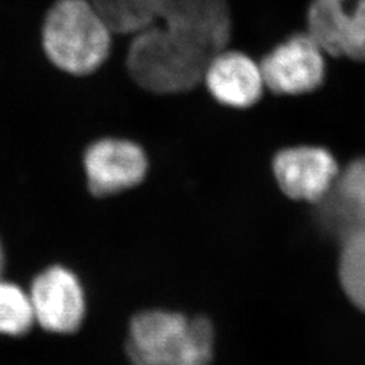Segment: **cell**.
Returning <instances> with one entry per match:
<instances>
[{
  "mask_svg": "<svg viewBox=\"0 0 365 365\" xmlns=\"http://www.w3.org/2000/svg\"><path fill=\"white\" fill-rule=\"evenodd\" d=\"M34 319L53 333H73L86 312L84 295L76 276L61 267H52L37 276L30 291Z\"/></svg>",
  "mask_w": 365,
  "mask_h": 365,
  "instance_id": "obj_7",
  "label": "cell"
},
{
  "mask_svg": "<svg viewBox=\"0 0 365 365\" xmlns=\"http://www.w3.org/2000/svg\"><path fill=\"white\" fill-rule=\"evenodd\" d=\"M126 352L131 365H211L214 327L206 317L148 310L131 319Z\"/></svg>",
  "mask_w": 365,
  "mask_h": 365,
  "instance_id": "obj_2",
  "label": "cell"
},
{
  "mask_svg": "<svg viewBox=\"0 0 365 365\" xmlns=\"http://www.w3.org/2000/svg\"><path fill=\"white\" fill-rule=\"evenodd\" d=\"M34 321L30 297L15 284L0 280V333L22 336Z\"/></svg>",
  "mask_w": 365,
  "mask_h": 365,
  "instance_id": "obj_13",
  "label": "cell"
},
{
  "mask_svg": "<svg viewBox=\"0 0 365 365\" xmlns=\"http://www.w3.org/2000/svg\"><path fill=\"white\" fill-rule=\"evenodd\" d=\"M317 205V227L336 241L365 227V157L339 172L327 195Z\"/></svg>",
  "mask_w": 365,
  "mask_h": 365,
  "instance_id": "obj_9",
  "label": "cell"
},
{
  "mask_svg": "<svg viewBox=\"0 0 365 365\" xmlns=\"http://www.w3.org/2000/svg\"><path fill=\"white\" fill-rule=\"evenodd\" d=\"M345 0H312L307 34L331 56L365 61V0L348 10Z\"/></svg>",
  "mask_w": 365,
  "mask_h": 365,
  "instance_id": "obj_5",
  "label": "cell"
},
{
  "mask_svg": "<svg viewBox=\"0 0 365 365\" xmlns=\"http://www.w3.org/2000/svg\"><path fill=\"white\" fill-rule=\"evenodd\" d=\"M3 250H1V247H0V274H1V271H3Z\"/></svg>",
  "mask_w": 365,
  "mask_h": 365,
  "instance_id": "obj_14",
  "label": "cell"
},
{
  "mask_svg": "<svg viewBox=\"0 0 365 365\" xmlns=\"http://www.w3.org/2000/svg\"><path fill=\"white\" fill-rule=\"evenodd\" d=\"M111 34L92 0H57L45 18L42 43L54 66L87 75L105 63Z\"/></svg>",
  "mask_w": 365,
  "mask_h": 365,
  "instance_id": "obj_3",
  "label": "cell"
},
{
  "mask_svg": "<svg viewBox=\"0 0 365 365\" xmlns=\"http://www.w3.org/2000/svg\"><path fill=\"white\" fill-rule=\"evenodd\" d=\"M113 33L135 36L155 26L160 0H92Z\"/></svg>",
  "mask_w": 365,
  "mask_h": 365,
  "instance_id": "obj_11",
  "label": "cell"
},
{
  "mask_svg": "<svg viewBox=\"0 0 365 365\" xmlns=\"http://www.w3.org/2000/svg\"><path fill=\"white\" fill-rule=\"evenodd\" d=\"M223 49L197 34L155 25L134 36L128 53L131 78L148 91L180 93L196 87Z\"/></svg>",
  "mask_w": 365,
  "mask_h": 365,
  "instance_id": "obj_1",
  "label": "cell"
},
{
  "mask_svg": "<svg viewBox=\"0 0 365 365\" xmlns=\"http://www.w3.org/2000/svg\"><path fill=\"white\" fill-rule=\"evenodd\" d=\"M84 167L92 194L113 195L143 182L148 158L134 143L106 138L88 148Z\"/></svg>",
  "mask_w": 365,
  "mask_h": 365,
  "instance_id": "obj_8",
  "label": "cell"
},
{
  "mask_svg": "<svg viewBox=\"0 0 365 365\" xmlns=\"http://www.w3.org/2000/svg\"><path fill=\"white\" fill-rule=\"evenodd\" d=\"M203 80L215 101L233 108L255 105L265 86L260 66L244 53L225 49L212 57Z\"/></svg>",
  "mask_w": 365,
  "mask_h": 365,
  "instance_id": "obj_10",
  "label": "cell"
},
{
  "mask_svg": "<svg viewBox=\"0 0 365 365\" xmlns=\"http://www.w3.org/2000/svg\"><path fill=\"white\" fill-rule=\"evenodd\" d=\"M339 244L341 287L348 299L365 313V227L345 235Z\"/></svg>",
  "mask_w": 365,
  "mask_h": 365,
  "instance_id": "obj_12",
  "label": "cell"
},
{
  "mask_svg": "<svg viewBox=\"0 0 365 365\" xmlns=\"http://www.w3.org/2000/svg\"><path fill=\"white\" fill-rule=\"evenodd\" d=\"M274 179L291 199L318 203L336 182L339 165L327 149L294 146L280 150L272 161Z\"/></svg>",
  "mask_w": 365,
  "mask_h": 365,
  "instance_id": "obj_6",
  "label": "cell"
},
{
  "mask_svg": "<svg viewBox=\"0 0 365 365\" xmlns=\"http://www.w3.org/2000/svg\"><path fill=\"white\" fill-rule=\"evenodd\" d=\"M324 54L307 33L291 36L262 60L264 84L280 95L314 91L325 78Z\"/></svg>",
  "mask_w": 365,
  "mask_h": 365,
  "instance_id": "obj_4",
  "label": "cell"
}]
</instances>
